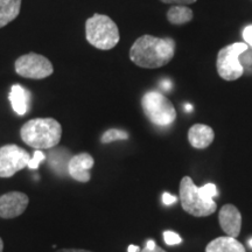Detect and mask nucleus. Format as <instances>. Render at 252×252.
Returning <instances> with one entry per match:
<instances>
[{
    "label": "nucleus",
    "mask_w": 252,
    "mask_h": 252,
    "mask_svg": "<svg viewBox=\"0 0 252 252\" xmlns=\"http://www.w3.org/2000/svg\"><path fill=\"white\" fill-rule=\"evenodd\" d=\"M4 251V242H2V239L0 238V252Z\"/></svg>",
    "instance_id": "c85d7f7f"
},
{
    "label": "nucleus",
    "mask_w": 252,
    "mask_h": 252,
    "mask_svg": "<svg viewBox=\"0 0 252 252\" xmlns=\"http://www.w3.org/2000/svg\"><path fill=\"white\" fill-rule=\"evenodd\" d=\"M30 153L18 145L0 147V178H11L15 173L28 166Z\"/></svg>",
    "instance_id": "6e6552de"
},
{
    "label": "nucleus",
    "mask_w": 252,
    "mask_h": 252,
    "mask_svg": "<svg viewBox=\"0 0 252 252\" xmlns=\"http://www.w3.org/2000/svg\"><path fill=\"white\" fill-rule=\"evenodd\" d=\"M249 244H250V247L252 248V239H250V242H249Z\"/></svg>",
    "instance_id": "7c9ffc66"
},
{
    "label": "nucleus",
    "mask_w": 252,
    "mask_h": 252,
    "mask_svg": "<svg viewBox=\"0 0 252 252\" xmlns=\"http://www.w3.org/2000/svg\"><path fill=\"white\" fill-rule=\"evenodd\" d=\"M20 137L35 150L54 149L61 140L62 126L53 118L31 119L21 127Z\"/></svg>",
    "instance_id": "f03ea898"
},
{
    "label": "nucleus",
    "mask_w": 252,
    "mask_h": 252,
    "mask_svg": "<svg viewBox=\"0 0 252 252\" xmlns=\"http://www.w3.org/2000/svg\"><path fill=\"white\" fill-rule=\"evenodd\" d=\"M160 1L165 2V4H175V5H182L187 6L190 4H194L197 0H160Z\"/></svg>",
    "instance_id": "b1692460"
},
{
    "label": "nucleus",
    "mask_w": 252,
    "mask_h": 252,
    "mask_svg": "<svg viewBox=\"0 0 252 252\" xmlns=\"http://www.w3.org/2000/svg\"><path fill=\"white\" fill-rule=\"evenodd\" d=\"M12 108L19 116H24L28 110V91L19 84H14L11 88L8 96Z\"/></svg>",
    "instance_id": "4468645a"
},
{
    "label": "nucleus",
    "mask_w": 252,
    "mask_h": 252,
    "mask_svg": "<svg viewBox=\"0 0 252 252\" xmlns=\"http://www.w3.org/2000/svg\"><path fill=\"white\" fill-rule=\"evenodd\" d=\"M45 160H46L45 153L41 152L40 150H36L35 152H34L33 158H31V160H30V162H28L27 167H30L31 169H36V168H39L40 163L42 161H45Z\"/></svg>",
    "instance_id": "6ab92c4d"
},
{
    "label": "nucleus",
    "mask_w": 252,
    "mask_h": 252,
    "mask_svg": "<svg viewBox=\"0 0 252 252\" xmlns=\"http://www.w3.org/2000/svg\"><path fill=\"white\" fill-rule=\"evenodd\" d=\"M243 39L249 47H252V25H249L244 28Z\"/></svg>",
    "instance_id": "5701e85b"
},
{
    "label": "nucleus",
    "mask_w": 252,
    "mask_h": 252,
    "mask_svg": "<svg viewBox=\"0 0 252 252\" xmlns=\"http://www.w3.org/2000/svg\"><path fill=\"white\" fill-rule=\"evenodd\" d=\"M141 106L153 124L158 126H168L176 118V110L173 103L165 94L158 91H149L143 96Z\"/></svg>",
    "instance_id": "39448f33"
},
{
    "label": "nucleus",
    "mask_w": 252,
    "mask_h": 252,
    "mask_svg": "<svg viewBox=\"0 0 252 252\" xmlns=\"http://www.w3.org/2000/svg\"><path fill=\"white\" fill-rule=\"evenodd\" d=\"M94 165V158L89 153H80L71 157L68 165V174L78 182L90 180V169Z\"/></svg>",
    "instance_id": "9b49d317"
},
{
    "label": "nucleus",
    "mask_w": 252,
    "mask_h": 252,
    "mask_svg": "<svg viewBox=\"0 0 252 252\" xmlns=\"http://www.w3.org/2000/svg\"><path fill=\"white\" fill-rule=\"evenodd\" d=\"M193 17V11L182 5L173 6L167 12V20L172 25H185L191 21Z\"/></svg>",
    "instance_id": "f3484780"
},
{
    "label": "nucleus",
    "mask_w": 252,
    "mask_h": 252,
    "mask_svg": "<svg viewBox=\"0 0 252 252\" xmlns=\"http://www.w3.org/2000/svg\"><path fill=\"white\" fill-rule=\"evenodd\" d=\"M249 49L245 42H236L222 48L216 60V69L220 78L225 81H236L244 74V67L241 63V55Z\"/></svg>",
    "instance_id": "423d86ee"
},
{
    "label": "nucleus",
    "mask_w": 252,
    "mask_h": 252,
    "mask_svg": "<svg viewBox=\"0 0 252 252\" xmlns=\"http://www.w3.org/2000/svg\"><path fill=\"white\" fill-rule=\"evenodd\" d=\"M139 252H166V251L160 247H158V245L154 243V241H152V239H150V241H147L145 249L140 250Z\"/></svg>",
    "instance_id": "4be33fe9"
},
{
    "label": "nucleus",
    "mask_w": 252,
    "mask_h": 252,
    "mask_svg": "<svg viewBox=\"0 0 252 252\" xmlns=\"http://www.w3.org/2000/svg\"><path fill=\"white\" fill-rule=\"evenodd\" d=\"M215 133L210 126L204 124H195L189 128L188 140L194 149H207L213 143Z\"/></svg>",
    "instance_id": "f8f14e48"
},
{
    "label": "nucleus",
    "mask_w": 252,
    "mask_h": 252,
    "mask_svg": "<svg viewBox=\"0 0 252 252\" xmlns=\"http://www.w3.org/2000/svg\"><path fill=\"white\" fill-rule=\"evenodd\" d=\"M20 7L21 0H0V28L18 18Z\"/></svg>",
    "instance_id": "2eb2a0df"
},
{
    "label": "nucleus",
    "mask_w": 252,
    "mask_h": 252,
    "mask_svg": "<svg viewBox=\"0 0 252 252\" xmlns=\"http://www.w3.org/2000/svg\"><path fill=\"white\" fill-rule=\"evenodd\" d=\"M206 252H247L244 245L230 236L217 237L207 245Z\"/></svg>",
    "instance_id": "ddd939ff"
},
{
    "label": "nucleus",
    "mask_w": 252,
    "mask_h": 252,
    "mask_svg": "<svg viewBox=\"0 0 252 252\" xmlns=\"http://www.w3.org/2000/svg\"><path fill=\"white\" fill-rule=\"evenodd\" d=\"M86 37L94 48L109 50L115 48L121 35L115 21L108 15L94 14L86 23Z\"/></svg>",
    "instance_id": "7ed1b4c3"
},
{
    "label": "nucleus",
    "mask_w": 252,
    "mask_h": 252,
    "mask_svg": "<svg viewBox=\"0 0 252 252\" xmlns=\"http://www.w3.org/2000/svg\"><path fill=\"white\" fill-rule=\"evenodd\" d=\"M15 71L21 77L31 80H42L54 71L52 62L43 55L30 53L20 56L15 61Z\"/></svg>",
    "instance_id": "0eeeda50"
},
{
    "label": "nucleus",
    "mask_w": 252,
    "mask_h": 252,
    "mask_svg": "<svg viewBox=\"0 0 252 252\" xmlns=\"http://www.w3.org/2000/svg\"><path fill=\"white\" fill-rule=\"evenodd\" d=\"M185 109L187 110V111H191V110H193V106H191L190 104H187V105H185Z\"/></svg>",
    "instance_id": "c756f323"
},
{
    "label": "nucleus",
    "mask_w": 252,
    "mask_h": 252,
    "mask_svg": "<svg viewBox=\"0 0 252 252\" xmlns=\"http://www.w3.org/2000/svg\"><path fill=\"white\" fill-rule=\"evenodd\" d=\"M160 86H161V88L163 90H169L171 89V87H172V84H171V81H168V80H163L162 82H161V84H160Z\"/></svg>",
    "instance_id": "bb28decb"
},
{
    "label": "nucleus",
    "mask_w": 252,
    "mask_h": 252,
    "mask_svg": "<svg viewBox=\"0 0 252 252\" xmlns=\"http://www.w3.org/2000/svg\"><path fill=\"white\" fill-rule=\"evenodd\" d=\"M130 138L128 133L124 130H118V128H110L102 135V141L103 144H109L112 143V141L117 140H127Z\"/></svg>",
    "instance_id": "a211bd4d"
},
{
    "label": "nucleus",
    "mask_w": 252,
    "mask_h": 252,
    "mask_svg": "<svg viewBox=\"0 0 252 252\" xmlns=\"http://www.w3.org/2000/svg\"><path fill=\"white\" fill-rule=\"evenodd\" d=\"M71 157L67 149L62 147L55 151H50L49 153V162L53 169L59 173V174H67L68 173V165L70 161Z\"/></svg>",
    "instance_id": "dca6fc26"
},
{
    "label": "nucleus",
    "mask_w": 252,
    "mask_h": 252,
    "mask_svg": "<svg viewBox=\"0 0 252 252\" xmlns=\"http://www.w3.org/2000/svg\"><path fill=\"white\" fill-rule=\"evenodd\" d=\"M56 252H93V251L81 250V249H61V250H58Z\"/></svg>",
    "instance_id": "a878e982"
},
{
    "label": "nucleus",
    "mask_w": 252,
    "mask_h": 252,
    "mask_svg": "<svg viewBox=\"0 0 252 252\" xmlns=\"http://www.w3.org/2000/svg\"><path fill=\"white\" fill-rule=\"evenodd\" d=\"M178 201V197L174 196V195L169 194V193H163L162 195V202L166 206H171V204L175 203Z\"/></svg>",
    "instance_id": "393cba45"
},
{
    "label": "nucleus",
    "mask_w": 252,
    "mask_h": 252,
    "mask_svg": "<svg viewBox=\"0 0 252 252\" xmlns=\"http://www.w3.org/2000/svg\"><path fill=\"white\" fill-rule=\"evenodd\" d=\"M219 220L220 228L230 237L236 238L241 234L242 215L235 206H232V204L223 206L220 212Z\"/></svg>",
    "instance_id": "9d476101"
},
{
    "label": "nucleus",
    "mask_w": 252,
    "mask_h": 252,
    "mask_svg": "<svg viewBox=\"0 0 252 252\" xmlns=\"http://www.w3.org/2000/svg\"><path fill=\"white\" fill-rule=\"evenodd\" d=\"M198 191H200V194L206 198H213L217 195L216 186L213 184H207L202 186V187H198Z\"/></svg>",
    "instance_id": "aec40b11"
},
{
    "label": "nucleus",
    "mask_w": 252,
    "mask_h": 252,
    "mask_svg": "<svg viewBox=\"0 0 252 252\" xmlns=\"http://www.w3.org/2000/svg\"><path fill=\"white\" fill-rule=\"evenodd\" d=\"M128 252H139L140 251V248L137 247V245H130L127 249Z\"/></svg>",
    "instance_id": "cd10ccee"
},
{
    "label": "nucleus",
    "mask_w": 252,
    "mask_h": 252,
    "mask_svg": "<svg viewBox=\"0 0 252 252\" xmlns=\"http://www.w3.org/2000/svg\"><path fill=\"white\" fill-rule=\"evenodd\" d=\"M163 239H165V243L168 245H175L180 244L182 239L180 236L173 231H165L163 232Z\"/></svg>",
    "instance_id": "412c9836"
},
{
    "label": "nucleus",
    "mask_w": 252,
    "mask_h": 252,
    "mask_svg": "<svg viewBox=\"0 0 252 252\" xmlns=\"http://www.w3.org/2000/svg\"><path fill=\"white\" fill-rule=\"evenodd\" d=\"M30 198L21 191H9L0 196V217L14 219L27 209Z\"/></svg>",
    "instance_id": "1a4fd4ad"
},
{
    "label": "nucleus",
    "mask_w": 252,
    "mask_h": 252,
    "mask_svg": "<svg viewBox=\"0 0 252 252\" xmlns=\"http://www.w3.org/2000/svg\"><path fill=\"white\" fill-rule=\"evenodd\" d=\"M175 41L171 37L143 35L130 49V59L140 68L156 69L168 64L174 58Z\"/></svg>",
    "instance_id": "f257e3e1"
},
{
    "label": "nucleus",
    "mask_w": 252,
    "mask_h": 252,
    "mask_svg": "<svg viewBox=\"0 0 252 252\" xmlns=\"http://www.w3.org/2000/svg\"><path fill=\"white\" fill-rule=\"evenodd\" d=\"M180 201L186 213L195 217H206L216 212L214 198H206L198 191L191 178L184 176L180 182Z\"/></svg>",
    "instance_id": "20e7f679"
}]
</instances>
